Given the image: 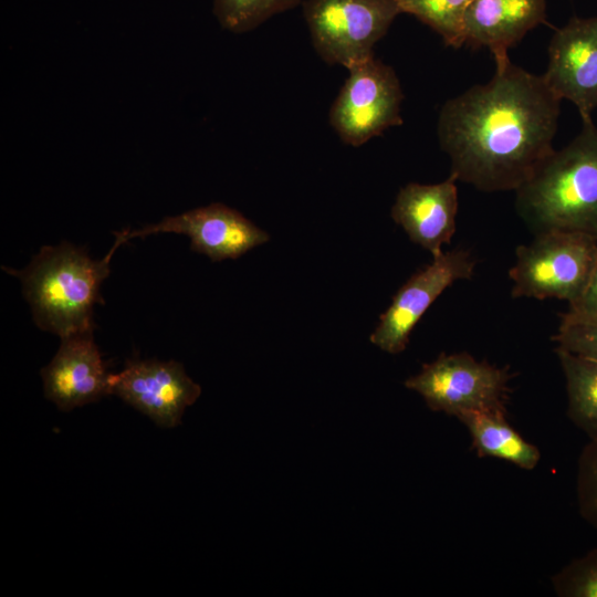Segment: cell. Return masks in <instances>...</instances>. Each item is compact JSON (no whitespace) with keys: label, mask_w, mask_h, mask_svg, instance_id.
Wrapping results in <instances>:
<instances>
[{"label":"cell","mask_w":597,"mask_h":597,"mask_svg":"<svg viewBox=\"0 0 597 597\" xmlns=\"http://www.w3.org/2000/svg\"><path fill=\"white\" fill-rule=\"evenodd\" d=\"M200 394L201 387L176 360H127L122 371L109 376V395L118 396L164 428L178 426L186 408Z\"/></svg>","instance_id":"9c48e42d"},{"label":"cell","mask_w":597,"mask_h":597,"mask_svg":"<svg viewBox=\"0 0 597 597\" xmlns=\"http://www.w3.org/2000/svg\"><path fill=\"white\" fill-rule=\"evenodd\" d=\"M506 412L470 411L458 417L472 438L478 457H494L524 470H533L541 459L540 450L506 421Z\"/></svg>","instance_id":"9a60e30c"},{"label":"cell","mask_w":597,"mask_h":597,"mask_svg":"<svg viewBox=\"0 0 597 597\" xmlns=\"http://www.w3.org/2000/svg\"><path fill=\"white\" fill-rule=\"evenodd\" d=\"M553 341L557 343V348L597 359V317L561 323Z\"/></svg>","instance_id":"44dd1931"},{"label":"cell","mask_w":597,"mask_h":597,"mask_svg":"<svg viewBox=\"0 0 597 597\" xmlns=\"http://www.w3.org/2000/svg\"><path fill=\"white\" fill-rule=\"evenodd\" d=\"M455 177L439 184L410 182L402 187L391 208L394 221L409 239L428 250L432 256L442 253L455 231L458 189Z\"/></svg>","instance_id":"4fadbf2b"},{"label":"cell","mask_w":597,"mask_h":597,"mask_svg":"<svg viewBox=\"0 0 597 597\" xmlns=\"http://www.w3.org/2000/svg\"><path fill=\"white\" fill-rule=\"evenodd\" d=\"M400 12L416 17L454 49L464 44L463 21L471 0H397Z\"/></svg>","instance_id":"e0dca14e"},{"label":"cell","mask_w":597,"mask_h":597,"mask_svg":"<svg viewBox=\"0 0 597 597\" xmlns=\"http://www.w3.org/2000/svg\"><path fill=\"white\" fill-rule=\"evenodd\" d=\"M576 493L580 516L597 528V438L590 439L579 454Z\"/></svg>","instance_id":"ffe728a7"},{"label":"cell","mask_w":597,"mask_h":597,"mask_svg":"<svg viewBox=\"0 0 597 597\" xmlns=\"http://www.w3.org/2000/svg\"><path fill=\"white\" fill-rule=\"evenodd\" d=\"M329 111V123L347 145L358 147L402 124L404 93L395 70L371 56L352 65Z\"/></svg>","instance_id":"52a82bcc"},{"label":"cell","mask_w":597,"mask_h":597,"mask_svg":"<svg viewBox=\"0 0 597 597\" xmlns=\"http://www.w3.org/2000/svg\"><path fill=\"white\" fill-rule=\"evenodd\" d=\"M597 317V259L589 281L582 295L569 303L567 312L562 314L561 323L582 322Z\"/></svg>","instance_id":"7402d4cb"},{"label":"cell","mask_w":597,"mask_h":597,"mask_svg":"<svg viewBox=\"0 0 597 597\" xmlns=\"http://www.w3.org/2000/svg\"><path fill=\"white\" fill-rule=\"evenodd\" d=\"M159 232L187 235L191 250L207 255L213 262L238 259L270 240L268 232L238 210L220 202L166 217L138 230H129L127 239L145 238Z\"/></svg>","instance_id":"30bf717a"},{"label":"cell","mask_w":597,"mask_h":597,"mask_svg":"<svg viewBox=\"0 0 597 597\" xmlns=\"http://www.w3.org/2000/svg\"><path fill=\"white\" fill-rule=\"evenodd\" d=\"M302 2L304 0H213L212 11L224 30L243 33Z\"/></svg>","instance_id":"ac0fdd59"},{"label":"cell","mask_w":597,"mask_h":597,"mask_svg":"<svg viewBox=\"0 0 597 597\" xmlns=\"http://www.w3.org/2000/svg\"><path fill=\"white\" fill-rule=\"evenodd\" d=\"M568 397L567 416L589 439L597 438V359L555 349Z\"/></svg>","instance_id":"2e32d148"},{"label":"cell","mask_w":597,"mask_h":597,"mask_svg":"<svg viewBox=\"0 0 597 597\" xmlns=\"http://www.w3.org/2000/svg\"><path fill=\"white\" fill-rule=\"evenodd\" d=\"M485 84L447 101L438 139L457 180L486 192L516 190L553 150L561 98L535 75L496 62Z\"/></svg>","instance_id":"6da1fadb"},{"label":"cell","mask_w":597,"mask_h":597,"mask_svg":"<svg viewBox=\"0 0 597 597\" xmlns=\"http://www.w3.org/2000/svg\"><path fill=\"white\" fill-rule=\"evenodd\" d=\"M475 263L471 253L462 249L433 256L430 264L412 274L394 295L370 342L389 354L404 352L411 331L430 305L455 281L471 279Z\"/></svg>","instance_id":"ba28073f"},{"label":"cell","mask_w":597,"mask_h":597,"mask_svg":"<svg viewBox=\"0 0 597 597\" xmlns=\"http://www.w3.org/2000/svg\"><path fill=\"white\" fill-rule=\"evenodd\" d=\"M41 376L45 397L64 411L109 395L111 374L106 371L93 331L62 337Z\"/></svg>","instance_id":"7c38bea8"},{"label":"cell","mask_w":597,"mask_h":597,"mask_svg":"<svg viewBox=\"0 0 597 597\" xmlns=\"http://www.w3.org/2000/svg\"><path fill=\"white\" fill-rule=\"evenodd\" d=\"M561 100L570 101L584 121L597 107V18H573L555 31L543 75Z\"/></svg>","instance_id":"8fae6325"},{"label":"cell","mask_w":597,"mask_h":597,"mask_svg":"<svg viewBox=\"0 0 597 597\" xmlns=\"http://www.w3.org/2000/svg\"><path fill=\"white\" fill-rule=\"evenodd\" d=\"M552 584L559 597H597V548L564 566Z\"/></svg>","instance_id":"d6986e66"},{"label":"cell","mask_w":597,"mask_h":597,"mask_svg":"<svg viewBox=\"0 0 597 597\" xmlns=\"http://www.w3.org/2000/svg\"><path fill=\"white\" fill-rule=\"evenodd\" d=\"M129 229L114 232L115 242L102 260H93L83 247L66 241L44 245L22 270L2 268L20 279L35 325L60 338L93 331V306L109 275L111 259L128 241Z\"/></svg>","instance_id":"7a4b0ae2"},{"label":"cell","mask_w":597,"mask_h":597,"mask_svg":"<svg viewBox=\"0 0 597 597\" xmlns=\"http://www.w3.org/2000/svg\"><path fill=\"white\" fill-rule=\"evenodd\" d=\"M597 259V238L574 231L536 234L516 249L510 270L513 297L558 298L568 303L584 292Z\"/></svg>","instance_id":"277c9868"},{"label":"cell","mask_w":597,"mask_h":597,"mask_svg":"<svg viewBox=\"0 0 597 597\" xmlns=\"http://www.w3.org/2000/svg\"><path fill=\"white\" fill-rule=\"evenodd\" d=\"M546 0H471L463 21L464 43L484 46L495 63L509 59L514 46L545 21Z\"/></svg>","instance_id":"5bb4252c"},{"label":"cell","mask_w":597,"mask_h":597,"mask_svg":"<svg viewBox=\"0 0 597 597\" xmlns=\"http://www.w3.org/2000/svg\"><path fill=\"white\" fill-rule=\"evenodd\" d=\"M516 210L535 232L574 231L597 238V127L553 150L516 190Z\"/></svg>","instance_id":"3957f363"},{"label":"cell","mask_w":597,"mask_h":597,"mask_svg":"<svg viewBox=\"0 0 597 597\" xmlns=\"http://www.w3.org/2000/svg\"><path fill=\"white\" fill-rule=\"evenodd\" d=\"M303 13L317 54L348 69L374 56L401 12L397 0H305Z\"/></svg>","instance_id":"5b68a950"},{"label":"cell","mask_w":597,"mask_h":597,"mask_svg":"<svg viewBox=\"0 0 597 597\" xmlns=\"http://www.w3.org/2000/svg\"><path fill=\"white\" fill-rule=\"evenodd\" d=\"M510 377L506 368L478 362L468 353H441L405 386L420 394L431 410L458 418L470 411L506 412Z\"/></svg>","instance_id":"8992f818"}]
</instances>
